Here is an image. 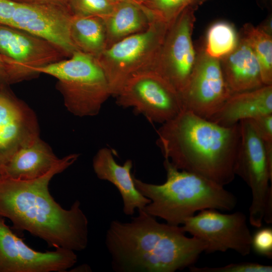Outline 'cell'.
Returning <instances> with one entry per match:
<instances>
[{
  "label": "cell",
  "instance_id": "1f68e13d",
  "mask_svg": "<svg viewBox=\"0 0 272 272\" xmlns=\"http://www.w3.org/2000/svg\"><path fill=\"white\" fill-rule=\"evenodd\" d=\"M115 2H127V3H132L134 5H135L138 6H139V7H140L141 8H142L143 9V10L145 12V13L147 15V16L149 17V18L150 19V18L149 17V16H148L147 12L146 11V10H145V9L138 3L135 0H113Z\"/></svg>",
  "mask_w": 272,
  "mask_h": 272
},
{
  "label": "cell",
  "instance_id": "3957f363",
  "mask_svg": "<svg viewBox=\"0 0 272 272\" xmlns=\"http://www.w3.org/2000/svg\"><path fill=\"white\" fill-rule=\"evenodd\" d=\"M157 133V145L176 168L223 186L234 179L239 123L223 126L182 110L162 124Z\"/></svg>",
  "mask_w": 272,
  "mask_h": 272
},
{
  "label": "cell",
  "instance_id": "e0dca14e",
  "mask_svg": "<svg viewBox=\"0 0 272 272\" xmlns=\"http://www.w3.org/2000/svg\"><path fill=\"white\" fill-rule=\"evenodd\" d=\"M239 36L234 50L220 59L224 79L232 94L264 85L258 62L251 48L242 36Z\"/></svg>",
  "mask_w": 272,
  "mask_h": 272
},
{
  "label": "cell",
  "instance_id": "8992f818",
  "mask_svg": "<svg viewBox=\"0 0 272 272\" xmlns=\"http://www.w3.org/2000/svg\"><path fill=\"white\" fill-rule=\"evenodd\" d=\"M168 26L154 20L145 31L107 47L96 58L115 97L125 82L138 73L152 70Z\"/></svg>",
  "mask_w": 272,
  "mask_h": 272
},
{
  "label": "cell",
  "instance_id": "4dcf8cb0",
  "mask_svg": "<svg viewBox=\"0 0 272 272\" xmlns=\"http://www.w3.org/2000/svg\"><path fill=\"white\" fill-rule=\"evenodd\" d=\"M71 271H79V272H88L91 271V268L89 265L86 264H83L73 268Z\"/></svg>",
  "mask_w": 272,
  "mask_h": 272
},
{
  "label": "cell",
  "instance_id": "30bf717a",
  "mask_svg": "<svg viewBox=\"0 0 272 272\" xmlns=\"http://www.w3.org/2000/svg\"><path fill=\"white\" fill-rule=\"evenodd\" d=\"M181 226L185 233L206 244L207 253L231 249L246 256L252 248L247 217L241 212L226 214L214 209L204 210L188 218Z\"/></svg>",
  "mask_w": 272,
  "mask_h": 272
},
{
  "label": "cell",
  "instance_id": "603a6c76",
  "mask_svg": "<svg viewBox=\"0 0 272 272\" xmlns=\"http://www.w3.org/2000/svg\"><path fill=\"white\" fill-rule=\"evenodd\" d=\"M151 19L166 23L168 27L186 9L199 6L210 0H135Z\"/></svg>",
  "mask_w": 272,
  "mask_h": 272
},
{
  "label": "cell",
  "instance_id": "5b68a950",
  "mask_svg": "<svg viewBox=\"0 0 272 272\" xmlns=\"http://www.w3.org/2000/svg\"><path fill=\"white\" fill-rule=\"evenodd\" d=\"M38 74L57 80L56 88L63 97L64 105L80 117L97 115L103 104L112 96L109 83L97 59L81 51L35 69Z\"/></svg>",
  "mask_w": 272,
  "mask_h": 272
},
{
  "label": "cell",
  "instance_id": "ac0fdd59",
  "mask_svg": "<svg viewBox=\"0 0 272 272\" xmlns=\"http://www.w3.org/2000/svg\"><path fill=\"white\" fill-rule=\"evenodd\" d=\"M60 160L39 138L18 148L0 170V175L28 180L40 177Z\"/></svg>",
  "mask_w": 272,
  "mask_h": 272
},
{
  "label": "cell",
  "instance_id": "7402d4cb",
  "mask_svg": "<svg viewBox=\"0 0 272 272\" xmlns=\"http://www.w3.org/2000/svg\"><path fill=\"white\" fill-rule=\"evenodd\" d=\"M239 38L232 25L224 21L216 22L207 31L203 48L210 56L221 59L234 50Z\"/></svg>",
  "mask_w": 272,
  "mask_h": 272
},
{
  "label": "cell",
  "instance_id": "cb8c5ba5",
  "mask_svg": "<svg viewBox=\"0 0 272 272\" xmlns=\"http://www.w3.org/2000/svg\"><path fill=\"white\" fill-rule=\"evenodd\" d=\"M117 3L113 0H66V7L72 15L103 18L113 11Z\"/></svg>",
  "mask_w": 272,
  "mask_h": 272
},
{
  "label": "cell",
  "instance_id": "7c38bea8",
  "mask_svg": "<svg viewBox=\"0 0 272 272\" xmlns=\"http://www.w3.org/2000/svg\"><path fill=\"white\" fill-rule=\"evenodd\" d=\"M196 50L194 66L179 96L182 110L208 119L232 94L224 79L220 60L208 55L203 46Z\"/></svg>",
  "mask_w": 272,
  "mask_h": 272
},
{
  "label": "cell",
  "instance_id": "9c48e42d",
  "mask_svg": "<svg viewBox=\"0 0 272 272\" xmlns=\"http://www.w3.org/2000/svg\"><path fill=\"white\" fill-rule=\"evenodd\" d=\"M0 55L10 84L38 75L35 69L68 57L51 42L29 32L0 24Z\"/></svg>",
  "mask_w": 272,
  "mask_h": 272
},
{
  "label": "cell",
  "instance_id": "5bb4252c",
  "mask_svg": "<svg viewBox=\"0 0 272 272\" xmlns=\"http://www.w3.org/2000/svg\"><path fill=\"white\" fill-rule=\"evenodd\" d=\"M8 87L0 88V170L18 148L39 138L34 112Z\"/></svg>",
  "mask_w": 272,
  "mask_h": 272
},
{
  "label": "cell",
  "instance_id": "d6a6232c",
  "mask_svg": "<svg viewBox=\"0 0 272 272\" xmlns=\"http://www.w3.org/2000/svg\"><path fill=\"white\" fill-rule=\"evenodd\" d=\"M262 6H268L269 4V0H258Z\"/></svg>",
  "mask_w": 272,
  "mask_h": 272
},
{
  "label": "cell",
  "instance_id": "52a82bcc",
  "mask_svg": "<svg viewBox=\"0 0 272 272\" xmlns=\"http://www.w3.org/2000/svg\"><path fill=\"white\" fill-rule=\"evenodd\" d=\"M240 139L235 166L239 176L251 190L249 221L256 228L262 224L267 203L272 201V164L264 144L247 119L240 121Z\"/></svg>",
  "mask_w": 272,
  "mask_h": 272
},
{
  "label": "cell",
  "instance_id": "f546056e",
  "mask_svg": "<svg viewBox=\"0 0 272 272\" xmlns=\"http://www.w3.org/2000/svg\"><path fill=\"white\" fill-rule=\"evenodd\" d=\"M258 27L266 33L271 35V17H269L267 18L265 22H263Z\"/></svg>",
  "mask_w": 272,
  "mask_h": 272
},
{
  "label": "cell",
  "instance_id": "7a4b0ae2",
  "mask_svg": "<svg viewBox=\"0 0 272 272\" xmlns=\"http://www.w3.org/2000/svg\"><path fill=\"white\" fill-rule=\"evenodd\" d=\"M128 222H111L105 244L117 272H174L189 267L205 252L200 239L181 226L158 222L143 210Z\"/></svg>",
  "mask_w": 272,
  "mask_h": 272
},
{
  "label": "cell",
  "instance_id": "277c9868",
  "mask_svg": "<svg viewBox=\"0 0 272 272\" xmlns=\"http://www.w3.org/2000/svg\"><path fill=\"white\" fill-rule=\"evenodd\" d=\"M163 166L166 180L161 184L147 183L135 178L136 188L150 202L143 209L148 214L180 226L197 211L233 210L237 202L232 192L210 180L195 173L176 168L167 159Z\"/></svg>",
  "mask_w": 272,
  "mask_h": 272
},
{
  "label": "cell",
  "instance_id": "2e32d148",
  "mask_svg": "<svg viewBox=\"0 0 272 272\" xmlns=\"http://www.w3.org/2000/svg\"><path fill=\"white\" fill-rule=\"evenodd\" d=\"M269 114H272V85H264L233 94L208 120L228 127L243 120Z\"/></svg>",
  "mask_w": 272,
  "mask_h": 272
},
{
  "label": "cell",
  "instance_id": "4fadbf2b",
  "mask_svg": "<svg viewBox=\"0 0 272 272\" xmlns=\"http://www.w3.org/2000/svg\"><path fill=\"white\" fill-rule=\"evenodd\" d=\"M77 261L75 251L56 248L41 252L27 245L0 217V272H59Z\"/></svg>",
  "mask_w": 272,
  "mask_h": 272
},
{
  "label": "cell",
  "instance_id": "9a60e30c",
  "mask_svg": "<svg viewBox=\"0 0 272 272\" xmlns=\"http://www.w3.org/2000/svg\"><path fill=\"white\" fill-rule=\"evenodd\" d=\"M132 161L127 160L123 165L115 161L112 150L100 149L93 160V168L97 177L112 183L118 190L123 203V212L132 216L135 210H143L150 200L136 188L131 174Z\"/></svg>",
  "mask_w": 272,
  "mask_h": 272
},
{
  "label": "cell",
  "instance_id": "83f0119b",
  "mask_svg": "<svg viewBox=\"0 0 272 272\" xmlns=\"http://www.w3.org/2000/svg\"><path fill=\"white\" fill-rule=\"evenodd\" d=\"M10 84L7 67L0 55V88L8 86Z\"/></svg>",
  "mask_w": 272,
  "mask_h": 272
},
{
  "label": "cell",
  "instance_id": "d4e9b609",
  "mask_svg": "<svg viewBox=\"0 0 272 272\" xmlns=\"http://www.w3.org/2000/svg\"><path fill=\"white\" fill-rule=\"evenodd\" d=\"M191 272H271L272 266L254 262L231 263L219 267H189Z\"/></svg>",
  "mask_w": 272,
  "mask_h": 272
},
{
  "label": "cell",
  "instance_id": "44dd1931",
  "mask_svg": "<svg viewBox=\"0 0 272 272\" xmlns=\"http://www.w3.org/2000/svg\"><path fill=\"white\" fill-rule=\"evenodd\" d=\"M241 32L258 62L263 84L272 85V35L250 23L245 24Z\"/></svg>",
  "mask_w": 272,
  "mask_h": 272
},
{
  "label": "cell",
  "instance_id": "ba28073f",
  "mask_svg": "<svg viewBox=\"0 0 272 272\" xmlns=\"http://www.w3.org/2000/svg\"><path fill=\"white\" fill-rule=\"evenodd\" d=\"M115 97L118 106L132 108L152 123L162 124L182 110L178 92L152 70L133 75Z\"/></svg>",
  "mask_w": 272,
  "mask_h": 272
},
{
  "label": "cell",
  "instance_id": "4316f807",
  "mask_svg": "<svg viewBox=\"0 0 272 272\" xmlns=\"http://www.w3.org/2000/svg\"><path fill=\"white\" fill-rule=\"evenodd\" d=\"M247 120L264 143H272V114L263 115Z\"/></svg>",
  "mask_w": 272,
  "mask_h": 272
},
{
  "label": "cell",
  "instance_id": "6da1fadb",
  "mask_svg": "<svg viewBox=\"0 0 272 272\" xmlns=\"http://www.w3.org/2000/svg\"><path fill=\"white\" fill-rule=\"evenodd\" d=\"M79 155L60 159L50 171L37 178L22 180L0 175V217L10 220L13 228L26 231L50 247L74 251L88 246L89 223L80 201L63 208L51 196L49 184L56 174L72 165Z\"/></svg>",
  "mask_w": 272,
  "mask_h": 272
},
{
  "label": "cell",
  "instance_id": "f1b7e54d",
  "mask_svg": "<svg viewBox=\"0 0 272 272\" xmlns=\"http://www.w3.org/2000/svg\"><path fill=\"white\" fill-rule=\"evenodd\" d=\"M16 1L39 5H52L66 7V0H14Z\"/></svg>",
  "mask_w": 272,
  "mask_h": 272
},
{
  "label": "cell",
  "instance_id": "484cf974",
  "mask_svg": "<svg viewBox=\"0 0 272 272\" xmlns=\"http://www.w3.org/2000/svg\"><path fill=\"white\" fill-rule=\"evenodd\" d=\"M251 248L258 254L268 258L272 257V229L261 228L252 236Z\"/></svg>",
  "mask_w": 272,
  "mask_h": 272
},
{
  "label": "cell",
  "instance_id": "ffe728a7",
  "mask_svg": "<svg viewBox=\"0 0 272 272\" xmlns=\"http://www.w3.org/2000/svg\"><path fill=\"white\" fill-rule=\"evenodd\" d=\"M70 34L79 51L95 58L107 47L104 22L99 17L72 15Z\"/></svg>",
  "mask_w": 272,
  "mask_h": 272
},
{
  "label": "cell",
  "instance_id": "d6986e66",
  "mask_svg": "<svg viewBox=\"0 0 272 272\" xmlns=\"http://www.w3.org/2000/svg\"><path fill=\"white\" fill-rule=\"evenodd\" d=\"M102 19L107 47L124 38L145 31L152 21L142 8L127 2H118L113 11Z\"/></svg>",
  "mask_w": 272,
  "mask_h": 272
},
{
  "label": "cell",
  "instance_id": "8fae6325",
  "mask_svg": "<svg viewBox=\"0 0 272 272\" xmlns=\"http://www.w3.org/2000/svg\"><path fill=\"white\" fill-rule=\"evenodd\" d=\"M196 8L184 10L168 27L152 71L179 93L184 89L196 56L192 39Z\"/></svg>",
  "mask_w": 272,
  "mask_h": 272
}]
</instances>
